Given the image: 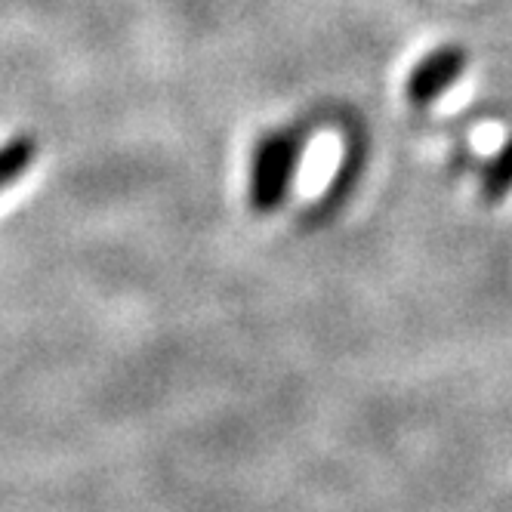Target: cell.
I'll return each mask as SVG.
<instances>
[{
    "label": "cell",
    "mask_w": 512,
    "mask_h": 512,
    "mask_svg": "<svg viewBox=\"0 0 512 512\" xmlns=\"http://www.w3.org/2000/svg\"><path fill=\"white\" fill-rule=\"evenodd\" d=\"M303 155V139L290 130L269 133L253 152L250 164V204L260 213H272L284 204Z\"/></svg>",
    "instance_id": "1"
},
{
    "label": "cell",
    "mask_w": 512,
    "mask_h": 512,
    "mask_svg": "<svg viewBox=\"0 0 512 512\" xmlns=\"http://www.w3.org/2000/svg\"><path fill=\"white\" fill-rule=\"evenodd\" d=\"M469 65V56L463 47H438L432 53H426L414 68H411V75H408V99L414 105H429L435 102L442 93H448L460 75L466 71Z\"/></svg>",
    "instance_id": "2"
},
{
    "label": "cell",
    "mask_w": 512,
    "mask_h": 512,
    "mask_svg": "<svg viewBox=\"0 0 512 512\" xmlns=\"http://www.w3.org/2000/svg\"><path fill=\"white\" fill-rule=\"evenodd\" d=\"M512 192V136L503 142V149L488 161L482 176V195L485 201H500Z\"/></svg>",
    "instance_id": "4"
},
{
    "label": "cell",
    "mask_w": 512,
    "mask_h": 512,
    "mask_svg": "<svg viewBox=\"0 0 512 512\" xmlns=\"http://www.w3.org/2000/svg\"><path fill=\"white\" fill-rule=\"evenodd\" d=\"M34 158H38V142L28 133L10 139L7 145H0V192L10 189L13 182H19L34 164Z\"/></svg>",
    "instance_id": "3"
}]
</instances>
